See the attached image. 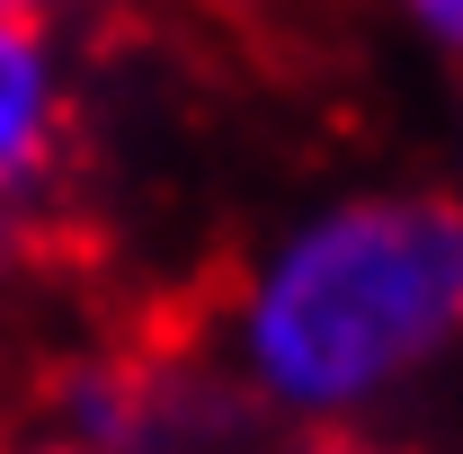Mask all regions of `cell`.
<instances>
[{
  "mask_svg": "<svg viewBox=\"0 0 463 454\" xmlns=\"http://www.w3.org/2000/svg\"><path fill=\"white\" fill-rule=\"evenodd\" d=\"M0 9H54V0H0Z\"/></svg>",
  "mask_w": 463,
  "mask_h": 454,
  "instance_id": "obj_7",
  "label": "cell"
},
{
  "mask_svg": "<svg viewBox=\"0 0 463 454\" xmlns=\"http://www.w3.org/2000/svg\"><path fill=\"white\" fill-rule=\"evenodd\" d=\"M303 454H374V446H356V437H321V446H303Z\"/></svg>",
  "mask_w": 463,
  "mask_h": 454,
  "instance_id": "obj_6",
  "label": "cell"
},
{
  "mask_svg": "<svg viewBox=\"0 0 463 454\" xmlns=\"http://www.w3.org/2000/svg\"><path fill=\"white\" fill-rule=\"evenodd\" d=\"M71 71L54 45V9H0V214H18L62 170Z\"/></svg>",
  "mask_w": 463,
  "mask_h": 454,
  "instance_id": "obj_2",
  "label": "cell"
},
{
  "mask_svg": "<svg viewBox=\"0 0 463 454\" xmlns=\"http://www.w3.org/2000/svg\"><path fill=\"white\" fill-rule=\"evenodd\" d=\"M392 9H402V18L428 36V45H437V54L463 62V0H392Z\"/></svg>",
  "mask_w": 463,
  "mask_h": 454,
  "instance_id": "obj_3",
  "label": "cell"
},
{
  "mask_svg": "<svg viewBox=\"0 0 463 454\" xmlns=\"http://www.w3.org/2000/svg\"><path fill=\"white\" fill-rule=\"evenodd\" d=\"M9 268H18V214H0V285H9Z\"/></svg>",
  "mask_w": 463,
  "mask_h": 454,
  "instance_id": "obj_5",
  "label": "cell"
},
{
  "mask_svg": "<svg viewBox=\"0 0 463 454\" xmlns=\"http://www.w3.org/2000/svg\"><path fill=\"white\" fill-rule=\"evenodd\" d=\"M0 454H99V446H71V437H45V428H27V437H0Z\"/></svg>",
  "mask_w": 463,
  "mask_h": 454,
  "instance_id": "obj_4",
  "label": "cell"
},
{
  "mask_svg": "<svg viewBox=\"0 0 463 454\" xmlns=\"http://www.w3.org/2000/svg\"><path fill=\"white\" fill-rule=\"evenodd\" d=\"M463 347V196L356 187L286 223L223 294L214 365L277 428L347 437Z\"/></svg>",
  "mask_w": 463,
  "mask_h": 454,
  "instance_id": "obj_1",
  "label": "cell"
}]
</instances>
